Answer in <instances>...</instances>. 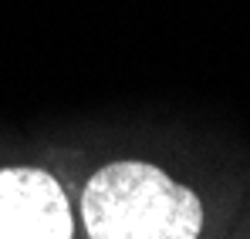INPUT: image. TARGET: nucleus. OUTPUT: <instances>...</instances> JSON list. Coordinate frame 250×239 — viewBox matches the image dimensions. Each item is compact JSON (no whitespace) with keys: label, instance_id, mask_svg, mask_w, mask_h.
<instances>
[{"label":"nucleus","instance_id":"obj_1","mask_svg":"<svg viewBox=\"0 0 250 239\" xmlns=\"http://www.w3.org/2000/svg\"><path fill=\"white\" fill-rule=\"evenodd\" d=\"M203 199L152 162H108L82 192L88 239H200Z\"/></svg>","mask_w":250,"mask_h":239},{"label":"nucleus","instance_id":"obj_2","mask_svg":"<svg viewBox=\"0 0 250 239\" xmlns=\"http://www.w3.org/2000/svg\"><path fill=\"white\" fill-rule=\"evenodd\" d=\"M0 239H75L68 192L47 168H0Z\"/></svg>","mask_w":250,"mask_h":239}]
</instances>
